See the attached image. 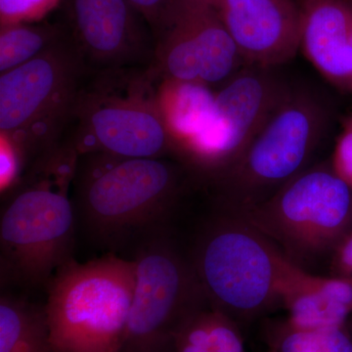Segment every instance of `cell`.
<instances>
[{
  "mask_svg": "<svg viewBox=\"0 0 352 352\" xmlns=\"http://www.w3.org/2000/svg\"><path fill=\"white\" fill-rule=\"evenodd\" d=\"M271 69L245 66L217 90L212 122L182 157L203 179L239 159L288 94Z\"/></svg>",
  "mask_w": 352,
  "mask_h": 352,
  "instance_id": "10",
  "label": "cell"
},
{
  "mask_svg": "<svg viewBox=\"0 0 352 352\" xmlns=\"http://www.w3.org/2000/svg\"><path fill=\"white\" fill-rule=\"evenodd\" d=\"M173 13L188 32L203 66V82L220 87L245 65L214 7L204 0H176Z\"/></svg>",
  "mask_w": 352,
  "mask_h": 352,
  "instance_id": "15",
  "label": "cell"
},
{
  "mask_svg": "<svg viewBox=\"0 0 352 352\" xmlns=\"http://www.w3.org/2000/svg\"><path fill=\"white\" fill-rule=\"evenodd\" d=\"M78 160L64 139L32 162L17 184L1 196L2 284L46 287L73 258L76 214L72 187Z\"/></svg>",
  "mask_w": 352,
  "mask_h": 352,
  "instance_id": "1",
  "label": "cell"
},
{
  "mask_svg": "<svg viewBox=\"0 0 352 352\" xmlns=\"http://www.w3.org/2000/svg\"><path fill=\"white\" fill-rule=\"evenodd\" d=\"M62 0H0V25L36 23L45 18Z\"/></svg>",
  "mask_w": 352,
  "mask_h": 352,
  "instance_id": "20",
  "label": "cell"
},
{
  "mask_svg": "<svg viewBox=\"0 0 352 352\" xmlns=\"http://www.w3.org/2000/svg\"><path fill=\"white\" fill-rule=\"evenodd\" d=\"M132 261L135 289L120 352H173L183 322L208 307L191 258L161 228L138 241Z\"/></svg>",
  "mask_w": 352,
  "mask_h": 352,
  "instance_id": "9",
  "label": "cell"
},
{
  "mask_svg": "<svg viewBox=\"0 0 352 352\" xmlns=\"http://www.w3.org/2000/svg\"><path fill=\"white\" fill-rule=\"evenodd\" d=\"M61 24L90 72L148 68L156 39L127 0H62Z\"/></svg>",
  "mask_w": 352,
  "mask_h": 352,
  "instance_id": "11",
  "label": "cell"
},
{
  "mask_svg": "<svg viewBox=\"0 0 352 352\" xmlns=\"http://www.w3.org/2000/svg\"><path fill=\"white\" fill-rule=\"evenodd\" d=\"M351 279H352V278H351Z\"/></svg>",
  "mask_w": 352,
  "mask_h": 352,
  "instance_id": "30",
  "label": "cell"
},
{
  "mask_svg": "<svg viewBox=\"0 0 352 352\" xmlns=\"http://www.w3.org/2000/svg\"><path fill=\"white\" fill-rule=\"evenodd\" d=\"M268 352H277V351H275V349H271L270 351Z\"/></svg>",
  "mask_w": 352,
  "mask_h": 352,
  "instance_id": "29",
  "label": "cell"
},
{
  "mask_svg": "<svg viewBox=\"0 0 352 352\" xmlns=\"http://www.w3.org/2000/svg\"><path fill=\"white\" fill-rule=\"evenodd\" d=\"M66 32L61 23H22L3 25L0 32V74L22 66L52 47Z\"/></svg>",
  "mask_w": 352,
  "mask_h": 352,
  "instance_id": "19",
  "label": "cell"
},
{
  "mask_svg": "<svg viewBox=\"0 0 352 352\" xmlns=\"http://www.w3.org/2000/svg\"><path fill=\"white\" fill-rule=\"evenodd\" d=\"M332 168L352 190V131L344 127L333 154Z\"/></svg>",
  "mask_w": 352,
  "mask_h": 352,
  "instance_id": "23",
  "label": "cell"
},
{
  "mask_svg": "<svg viewBox=\"0 0 352 352\" xmlns=\"http://www.w3.org/2000/svg\"><path fill=\"white\" fill-rule=\"evenodd\" d=\"M217 91L203 82L164 80L157 85V103L179 161L183 153L207 129L215 112Z\"/></svg>",
  "mask_w": 352,
  "mask_h": 352,
  "instance_id": "16",
  "label": "cell"
},
{
  "mask_svg": "<svg viewBox=\"0 0 352 352\" xmlns=\"http://www.w3.org/2000/svg\"><path fill=\"white\" fill-rule=\"evenodd\" d=\"M347 330H349V333H351V338H352V323L351 324V326L346 325Z\"/></svg>",
  "mask_w": 352,
  "mask_h": 352,
  "instance_id": "26",
  "label": "cell"
},
{
  "mask_svg": "<svg viewBox=\"0 0 352 352\" xmlns=\"http://www.w3.org/2000/svg\"><path fill=\"white\" fill-rule=\"evenodd\" d=\"M280 300L287 323L303 330L342 327L352 314V279L319 277L285 259Z\"/></svg>",
  "mask_w": 352,
  "mask_h": 352,
  "instance_id": "14",
  "label": "cell"
},
{
  "mask_svg": "<svg viewBox=\"0 0 352 352\" xmlns=\"http://www.w3.org/2000/svg\"><path fill=\"white\" fill-rule=\"evenodd\" d=\"M204 1H206L207 2V3L210 4V6H212V2H214V0H204Z\"/></svg>",
  "mask_w": 352,
  "mask_h": 352,
  "instance_id": "28",
  "label": "cell"
},
{
  "mask_svg": "<svg viewBox=\"0 0 352 352\" xmlns=\"http://www.w3.org/2000/svg\"><path fill=\"white\" fill-rule=\"evenodd\" d=\"M159 82L149 67L89 72L65 140L78 156L175 157L157 103Z\"/></svg>",
  "mask_w": 352,
  "mask_h": 352,
  "instance_id": "3",
  "label": "cell"
},
{
  "mask_svg": "<svg viewBox=\"0 0 352 352\" xmlns=\"http://www.w3.org/2000/svg\"><path fill=\"white\" fill-rule=\"evenodd\" d=\"M300 48L336 87L352 91V9L346 0H298Z\"/></svg>",
  "mask_w": 352,
  "mask_h": 352,
  "instance_id": "13",
  "label": "cell"
},
{
  "mask_svg": "<svg viewBox=\"0 0 352 352\" xmlns=\"http://www.w3.org/2000/svg\"><path fill=\"white\" fill-rule=\"evenodd\" d=\"M190 176L195 175L173 157L80 155L72 187L76 219L107 247L138 242L164 228Z\"/></svg>",
  "mask_w": 352,
  "mask_h": 352,
  "instance_id": "2",
  "label": "cell"
},
{
  "mask_svg": "<svg viewBox=\"0 0 352 352\" xmlns=\"http://www.w3.org/2000/svg\"><path fill=\"white\" fill-rule=\"evenodd\" d=\"M173 352H245L239 325L210 307L188 317L173 340Z\"/></svg>",
  "mask_w": 352,
  "mask_h": 352,
  "instance_id": "18",
  "label": "cell"
},
{
  "mask_svg": "<svg viewBox=\"0 0 352 352\" xmlns=\"http://www.w3.org/2000/svg\"><path fill=\"white\" fill-rule=\"evenodd\" d=\"M27 163L20 150L0 134V194L6 195L24 175Z\"/></svg>",
  "mask_w": 352,
  "mask_h": 352,
  "instance_id": "21",
  "label": "cell"
},
{
  "mask_svg": "<svg viewBox=\"0 0 352 352\" xmlns=\"http://www.w3.org/2000/svg\"><path fill=\"white\" fill-rule=\"evenodd\" d=\"M223 212L204 227L190 258L208 307L239 325L281 303L286 256L240 215Z\"/></svg>",
  "mask_w": 352,
  "mask_h": 352,
  "instance_id": "5",
  "label": "cell"
},
{
  "mask_svg": "<svg viewBox=\"0 0 352 352\" xmlns=\"http://www.w3.org/2000/svg\"><path fill=\"white\" fill-rule=\"evenodd\" d=\"M135 264L113 252L53 275L45 305L56 352H120L135 289Z\"/></svg>",
  "mask_w": 352,
  "mask_h": 352,
  "instance_id": "4",
  "label": "cell"
},
{
  "mask_svg": "<svg viewBox=\"0 0 352 352\" xmlns=\"http://www.w3.org/2000/svg\"><path fill=\"white\" fill-rule=\"evenodd\" d=\"M89 72L66 34L43 54L0 75V134L20 150L27 168L64 140Z\"/></svg>",
  "mask_w": 352,
  "mask_h": 352,
  "instance_id": "7",
  "label": "cell"
},
{
  "mask_svg": "<svg viewBox=\"0 0 352 352\" xmlns=\"http://www.w3.org/2000/svg\"><path fill=\"white\" fill-rule=\"evenodd\" d=\"M328 124L327 108L315 95L289 89L239 159L207 180L222 208L254 207L307 170Z\"/></svg>",
  "mask_w": 352,
  "mask_h": 352,
  "instance_id": "6",
  "label": "cell"
},
{
  "mask_svg": "<svg viewBox=\"0 0 352 352\" xmlns=\"http://www.w3.org/2000/svg\"><path fill=\"white\" fill-rule=\"evenodd\" d=\"M332 268L336 277L352 278V228L333 250Z\"/></svg>",
  "mask_w": 352,
  "mask_h": 352,
  "instance_id": "24",
  "label": "cell"
},
{
  "mask_svg": "<svg viewBox=\"0 0 352 352\" xmlns=\"http://www.w3.org/2000/svg\"><path fill=\"white\" fill-rule=\"evenodd\" d=\"M0 352H56L45 305L4 294L0 298Z\"/></svg>",
  "mask_w": 352,
  "mask_h": 352,
  "instance_id": "17",
  "label": "cell"
},
{
  "mask_svg": "<svg viewBox=\"0 0 352 352\" xmlns=\"http://www.w3.org/2000/svg\"><path fill=\"white\" fill-rule=\"evenodd\" d=\"M235 214L303 270V265L333 252L352 228V190L332 166L321 164L303 170L258 205Z\"/></svg>",
  "mask_w": 352,
  "mask_h": 352,
  "instance_id": "8",
  "label": "cell"
},
{
  "mask_svg": "<svg viewBox=\"0 0 352 352\" xmlns=\"http://www.w3.org/2000/svg\"><path fill=\"white\" fill-rule=\"evenodd\" d=\"M344 127H346V129H351L352 131V113L346 118V120H344Z\"/></svg>",
  "mask_w": 352,
  "mask_h": 352,
  "instance_id": "25",
  "label": "cell"
},
{
  "mask_svg": "<svg viewBox=\"0 0 352 352\" xmlns=\"http://www.w3.org/2000/svg\"><path fill=\"white\" fill-rule=\"evenodd\" d=\"M346 3L349 4V7L352 9V0H346Z\"/></svg>",
  "mask_w": 352,
  "mask_h": 352,
  "instance_id": "27",
  "label": "cell"
},
{
  "mask_svg": "<svg viewBox=\"0 0 352 352\" xmlns=\"http://www.w3.org/2000/svg\"><path fill=\"white\" fill-rule=\"evenodd\" d=\"M127 1L142 15L157 41L173 12L176 0H127Z\"/></svg>",
  "mask_w": 352,
  "mask_h": 352,
  "instance_id": "22",
  "label": "cell"
},
{
  "mask_svg": "<svg viewBox=\"0 0 352 352\" xmlns=\"http://www.w3.org/2000/svg\"><path fill=\"white\" fill-rule=\"evenodd\" d=\"M212 6L247 66L274 69L300 48L298 0H214Z\"/></svg>",
  "mask_w": 352,
  "mask_h": 352,
  "instance_id": "12",
  "label": "cell"
}]
</instances>
